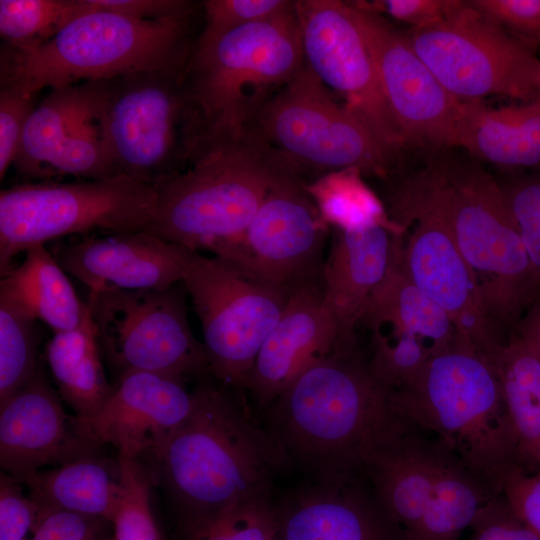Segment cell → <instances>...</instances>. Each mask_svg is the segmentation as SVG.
I'll return each instance as SVG.
<instances>
[{"instance_id":"obj_1","label":"cell","mask_w":540,"mask_h":540,"mask_svg":"<svg viewBox=\"0 0 540 540\" xmlns=\"http://www.w3.org/2000/svg\"><path fill=\"white\" fill-rule=\"evenodd\" d=\"M269 407V432L286 458L323 483L360 482L382 452L414 429L356 345L307 366Z\"/></svg>"},{"instance_id":"obj_2","label":"cell","mask_w":540,"mask_h":540,"mask_svg":"<svg viewBox=\"0 0 540 540\" xmlns=\"http://www.w3.org/2000/svg\"><path fill=\"white\" fill-rule=\"evenodd\" d=\"M193 394L190 414L146 465L174 510L179 531L269 496L272 476L287 460L243 402L207 385Z\"/></svg>"},{"instance_id":"obj_3","label":"cell","mask_w":540,"mask_h":540,"mask_svg":"<svg viewBox=\"0 0 540 540\" xmlns=\"http://www.w3.org/2000/svg\"><path fill=\"white\" fill-rule=\"evenodd\" d=\"M395 180L442 217L490 320L508 338L540 299V281L498 180L472 158L440 152L423 170Z\"/></svg>"},{"instance_id":"obj_4","label":"cell","mask_w":540,"mask_h":540,"mask_svg":"<svg viewBox=\"0 0 540 540\" xmlns=\"http://www.w3.org/2000/svg\"><path fill=\"white\" fill-rule=\"evenodd\" d=\"M396 411L438 440L489 497L519 468L515 438L490 357L458 338L391 390Z\"/></svg>"},{"instance_id":"obj_5","label":"cell","mask_w":540,"mask_h":540,"mask_svg":"<svg viewBox=\"0 0 540 540\" xmlns=\"http://www.w3.org/2000/svg\"><path fill=\"white\" fill-rule=\"evenodd\" d=\"M196 15L139 20L93 7L38 46L2 44L0 88L36 96L140 71L183 72L200 33Z\"/></svg>"},{"instance_id":"obj_6","label":"cell","mask_w":540,"mask_h":540,"mask_svg":"<svg viewBox=\"0 0 540 540\" xmlns=\"http://www.w3.org/2000/svg\"><path fill=\"white\" fill-rule=\"evenodd\" d=\"M298 167L254 131L204 143L190 165L155 188L146 231L219 256L236 242L273 184Z\"/></svg>"},{"instance_id":"obj_7","label":"cell","mask_w":540,"mask_h":540,"mask_svg":"<svg viewBox=\"0 0 540 540\" xmlns=\"http://www.w3.org/2000/svg\"><path fill=\"white\" fill-rule=\"evenodd\" d=\"M305 64L295 2L282 15L226 32L201 29L182 73L200 146L241 135Z\"/></svg>"},{"instance_id":"obj_8","label":"cell","mask_w":540,"mask_h":540,"mask_svg":"<svg viewBox=\"0 0 540 540\" xmlns=\"http://www.w3.org/2000/svg\"><path fill=\"white\" fill-rule=\"evenodd\" d=\"M182 73L150 70L88 82L93 116L117 175L157 188L192 162L200 134Z\"/></svg>"},{"instance_id":"obj_9","label":"cell","mask_w":540,"mask_h":540,"mask_svg":"<svg viewBox=\"0 0 540 540\" xmlns=\"http://www.w3.org/2000/svg\"><path fill=\"white\" fill-rule=\"evenodd\" d=\"M156 189L125 175L21 183L0 192V272L19 253L61 239L146 230Z\"/></svg>"},{"instance_id":"obj_10","label":"cell","mask_w":540,"mask_h":540,"mask_svg":"<svg viewBox=\"0 0 540 540\" xmlns=\"http://www.w3.org/2000/svg\"><path fill=\"white\" fill-rule=\"evenodd\" d=\"M251 131L284 153L308 185L311 174L322 177L350 168L387 180L398 164L366 123L337 101L306 63L266 103Z\"/></svg>"},{"instance_id":"obj_11","label":"cell","mask_w":540,"mask_h":540,"mask_svg":"<svg viewBox=\"0 0 540 540\" xmlns=\"http://www.w3.org/2000/svg\"><path fill=\"white\" fill-rule=\"evenodd\" d=\"M182 283L201 323L209 372L228 387L246 388L290 292L232 261L191 250Z\"/></svg>"},{"instance_id":"obj_12","label":"cell","mask_w":540,"mask_h":540,"mask_svg":"<svg viewBox=\"0 0 540 540\" xmlns=\"http://www.w3.org/2000/svg\"><path fill=\"white\" fill-rule=\"evenodd\" d=\"M183 283L167 289L89 292L100 350L117 377L131 371L181 380L209 372L203 343L190 328Z\"/></svg>"},{"instance_id":"obj_13","label":"cell","mask_w":540,"mask_h":540,"mask_svg":"<svg viewBox=\"0 0 540 540\" xmlns=\"http://www.w3.org/2000/svg\"><path fill=\"white\" fill-rule=\"evenodd\" d=\"M439 82L460 101L538 96L540 59L468 1L441 22L404 32Z\"/></svg>"},{"instance_id":"obj_14","label":"cell","mask_w":540,"mask_h":540,"mask_svg":"<svg viewBox=\"0 0 540 540\" xmlns=\"http://www.w3.org/2000/svg\"><path fill=\"white\" fill-rule=\"evenodd\" d=\"M391 221L411 232L399 244L402 266L449 316L459 338L491 357L507 338L494 326L476 281L437 211L405 185L393 182L387 197Z\"/></svg>"},{"instance_id":"obj_15","label":"cell","mask_w":540,"mask_h":540,"mask_svg":"<svg viewBox=\"0 0 540 540\" xmlns=\"http://www.w3.org/2000/svg\"><path fill=\"white\" fill-rule=\"evenodd\" d=\"M329 229L307 182L291 173L273 184L241 237L216 257L291 292L322 279Z\"/></svg>"},{"instance_id":"obj_16","label":"cell","mask_w":540,"mask_h":540,"mask_svg":"<svg viewBox=\"0 0 540 540\" xmlns=\"http://www.w3.org/2000/svg\"><path fill=\"white\" fill-rule=\"evenodd\" d=\"M295 7L307 66L399 161L408 147L389 110L371 54L347 2L298 0Z\"/></svg>"},{"instance_id":"obj_17","label":"cell","mask_w":540,"mask_h":540,"mask_svg":"<svg viewBox=\"0 0 540 540\" xmlns=\"http://www.w3.org/2000/svg\"><path fill=\"white\" fill-rule=\"evenodd\" d=\"M371 54L393 119L407 147L436 153L455 147L462 101L439 82L404 32L382 15L347 2Z\"/></svg>"},{"instance_id":"obj_18","label":"cell","mask_w":540,"mask_h":540,"mask_svg":"<svg viewBox=\"0 0 540 540\" xmlns=\"http://www.w3.org/2000/svg\"><path fill=\"white\" fill-rule=\"evenodd\" d=\"M117 378L101 407L77 419L101 447L111 445L119 457L148 465L190 414L194 394L169 375L131 371Z\"/></svg>"},{"instance_id":"obj_19","label":"cell","mask_w":540,"mask_h":540,"mask_svg":"<svg viewBox=\"0 0 540 540\" xmlns=\"http://www.w3.org/2000/svg\"><path fill=\"white\" fill-rule=\"evenodd\" d=\"M101 446L66 413L41 368L0 404V465L18 482L43 467L100 455Z\"/></svg>"},{"instance_id":"obj_20","label":"cell","mask_w":540,"mask_h":540,"mask_svg":"<svg viewBox=\"0 0 540 540\" xmlns=\"http://www.w3.org/2000/svg\"><path fill=\"white\" fill-rule=\"evenodd\" d=\"M51 253L89 291L167 289L182 283L189 249L146 230L55 241Z\"/></svg>"},{"instance_id":"obj_21","label":"cell","mask_w":540,"mask_h":540,"mask_svg":"<svg viewBox=\"0 0 540 540\" xmlns=\"http://www.w3.org/2000/svg\"><path fill=\"white\" fill-rule=\"evenodd\" d=\"M339 347L345 346L324 304L322 279L300 285L261 346L246 388L260 409L269 407L302 370Z\"/></svg>"},{"instance_id":"obj_22","label":"cell","mask_w":540,"mask_h":540,"mask_svg":"<svg viewBox=\"0 0 540 540\" xmlns=\"http://www.w3.org/2000/svg\"><path fill=\"white\" fill-rule=\"evenodd\" d=\"M332 229L322 271L323 299L337 324L341 345L350 347L356 345L355 330L372 293L388 272L393 236L405 230L394 222L378 221Z\"/></svg>"},{"instance_id":"obj_23","label":"cell","mask_w":540,"mask_h":540,"mask_svg":"<svg viewBox=\"0 0 540 540\" xmlns=\"http://www.w3.org/2000/svg\"><path fill=\"white\" fill-rule=\"evenodd\" d=\"M280 540H403L360 482L323 483L277 511Z\"/></svg>"},{"instance_id":"obj_24","label":"cell","mask_w":540,"mask_h":540,"mask_svg":"<svg viewBox=\"0 0 540 540\" xmlns=\"http://www.w3.org/2000/svg\"><path fill=\"white\" fill-rule=\"evenodd\" d=\"M449 451L416 428L382 452L367 473L373 496L404 538L415 528Z\"/></svg>"},{"instance_id":"obj_25","label":"cell","mask_w":540,"mask_h":540,"mask_svg":"<svg viewBox=\"0 0 540 540\" xmlns=\"http://www.w3.org/2000/svg\"><path fill=\"white\" fill-rule=\"evenodd\" d=\"M455 147L478 162L540 171V102L491 108L482 101H462Z\"/></svg>"},{"instance_id":"obj_26","label":"cell","mask_w":540,"mask_h":540,"mask_svg":"<svg viewBox=\"0 0 540 540\" xmlns=\"http://www.w3.org/2000/svg\"><path fill=\"white\" fill-rule=\"evenodd\" d=\"M402 235L393 236L388 272L372 293L361 322L369 329L384 328L416 336L434 355L453 344L458 334L446 312L405 272L399 254Z\"/></svg>"},{"instance_id":"obj_27","label":"cell","mask_w":540,"mask_h":540,"mask_svg":"<svg viewBox=\"0 0 540 540\" xmlns=\"http://www.w3.org/2000/svg\"><path fill=\"white\" fill-rule=\"evenodd\" d=\"M39 508H55L113 520L122 496L119 460L100 455L24 477Z\"/></svg>"},{"instance_id":"obj_28","label":"cell","mask_w":540,"mask_h":540,"mask_svg":"<svg viewBox=\"0 0 540 540\" xmlns=\"http://www.w3.org/2000/svg\"><path fill=\"white\" fill-rule=\"evenodd\" d=\"M516 443L520 470L540 472V358L515 332L490 357Z\"/></svg>"},{"instance_id":"obj_29","label":"cell","mask_w":540,"mask_h":540,"mask_svg":"<svg viewBox=\"0 0 540 540\" xmlns=\"http://www.w3.org/2000/svg\"><path fill=\"white\" fill-rule=\"evenodd\" d=\"M1 277L0 288L53 333L76 329L88 311L87 303L80 300L65 270L45 245L28 249L23 261Z\"/></svg>"},{"instance_id":"obj_30","label":"cell","mask_w":540,"mask_h":540,"mask_svg":"<svg viewBox=\"0 0 540 540\" xmlns=\"http://www.w3.org/2000/svg\"><path fill=\"white\" fill-rule=\"evenodd\" d=\"M46 359L59 395L77 417L93 415L111 393L113 385L105 376L89 307L76 329L53 333Z\"/></svg>"},{"instance_id":"obj_31","label":"cell","mask_w":540,"mask_h":540,"mask_svg":"<svg viewBox=\"0 0 540 540\" xmlns=\"http://www.w3.org/2000/svg\"><path fill=\"white\" fill-rule=\"evenodd\" d=\"M92 113L88 82L51 89L30 115L13 165L25 178L45 179L54 155Z\"/></svg>"},{"instance_id":"obj_32","label":"cell","mask_w":540,"mask_h":540,"mask_svg":"<svg viewBox=\"0 0 540 540\" xmlns=\"http://www.w3.org/2000/svg\"><path fill=\"white\" fill-rule=\"evenodd\" d=\"M489 499L476 478L449 452L417 525L404 540H459Z\"/></svg>"},{"instance_id":"obj_33","label":"cell","mask_w":540,"mask_h":540,"mask_svg":"<svg viewBox=\"0 0 540 540\" xmlns=\"http://www.w3.org/2000/svg\"><path fill=\"white\" fill-rule=\"evenodd\" d=\"M37 321L13 295L0 288V404L39 369Z\"/></svg>"},{"instance_id":"obj_34","label":"cell","mask_w":540,"mask_h":540,"mask_svg":"<svg viewBox=\"0 0 540 540\" xmlns=\"http://www.w3.org/2000/svg\"><path fill=\"white\" fill-rule=\"evenodd\" d=\"M92 8L88 0H1V39L18 49L38 46Z\"/></svg>"},{"instance_id":"obj_35","label":"cell","mask_w":540,"mask_h":540,"mask_svg":"<svg viewBox=\"0 0 540 540\" xmlns=\"http://www.w3.org/2000/svg\"><path fill=\"white\" fill-rule=\"evenodd\" d=\"M361 175L357 169H344L328 173L308 185L330 228L372 221L392 223L384 206L362 182Z\"/></svg>"},{"instance_id":"obj_36","label":"cell","mask_w":540,"mask_h":540,"mask_svg":"<svg viewBox=\"0 0 540 540\" xmlns=\"http://www.w3.org/2000/svg\"><path fill=\"white\" fill-rule=\"evenodd\" d=\"M122 496L112 520L113 540H163L151 504V474L140 461L117 456Z\"/></svg>"},{"instance_id":"obj_37","label":"cell","mask_w":540,"mask_h":540,"mask_svg":"<svg viewBox=\"0 0 540 540\" xmlns=\"http://www.w3.org/2000/svg\"><path fill=\"white\" fill-rule=\"evenodd\" d=\"M179 533L181 540H274L278 537L277 510L269 496L258 497Z\"/></svg>"},{"instance_id":"obj_38","label":"cell","mask_w":540,"mask_h":540,"mask_svg":"<svg viewBox=\"0 0 540 540\" xmlns=\"http://www.w3.org/2000/svg\"><path fill=\"white\" fill-rule=\"evenodd\" d=\"M497 180L540 281V171Z\"/></svg>"},{"instance_id":"obj_39","label":"cell","mask_w":540,"mask_h":540,"mask_svg":"<svg viewBox=\"0 0 540 540\" xmlns=\"http://www.w3.org/2000/svg\"><path fill=\"white\" fill-rule=\"evenodd\" d=\"M295 1L289 0H206L203 29L226 32L276 18L288 11Z\"/></svg>"},{"instance_id":"obj_40","label":"cell","mask_w":540,"mask_h":540,"mask_svg":"<svg viewBox=\"0 0 540 540\" xmlns=\"http://www.w3.org/2000/svg\"><path fill=\"white\" fill-rule=\"evenodd\" d=\"M31 540H113V523L103 517L39 508Z\"/></svg>"},{"instance_id":"obj_41","label":"cell","mask_w":540,"mask_h":540,"mask_svg":"<svg viewBox=\"0 0 540 540\" xmlns=\"http://www.w3.org/2000/svg\"><path fill=\"white\" fill-rule=\"evenodd\" d=\"M468 2L530 50L540 45V0Z\"/></svg>"},{"instance_id":"obj_42","label":"cell","mask_w":540,"mask_h":540,"mask_svg":"<svg viewBox=\"0 0 540 540\" xmlns=\"http://www.w3.org/2000/svg\"><path fill=\"white\" fill-rule=\"evenodd\" d=\"M20 482L5 472L0 475V540H31L39 507L26 496Z\"/></svg>"},{"instance_id":"obj_43","label":"cell","mask_w":540,"mask_h":540,"mask_svg":"<svg viewBox=\"0 0 540 540\" xmlns=\"http://www.w3.org/2000/svg\"><path fill=\"white\" fill-rule=\"evenodd\" d=\"M36 96L0 88V178L14 163L26 123L34 111Z\"/></svg>"},{"instance_id":"obj_44","label":"cell","mask_w":540,"mask_h":540,"mask_svg":"<svg viewBox=\"0 0 540 540\" xmlns=\"http://www.w3.org/2000/svg\"><path fill=\"white\" fill-rule=\"evenodd\" d=\"M363 9L406 23L411 29L433 26L458 9L461 0H374L353 1Z\"/></svg>"},{"instance_id":"obj_45","label":"cell","mask_w":540,"mask_h":540,"mask_svg":"<svg viewBox=\"0 0 540 540\" xmlns=\"http://www.w3.org/2000/svg\"><path fill=\"white\" fill-rule=\"evenodd\" d=\"M467 540H540L513 512L503 494L489 499L479 510Z\"/></svg>"},{"instance_id":"obj_46","label":"cell","mask_w":540,"mask_h":540,"mask_svg":"<svg viewBox=\"0 0 540 540\" xmlns=\"http://www.w3.org/2000/svg\"><path fill=\"white\" fill-rule=\"evenodd\" d=\"M502 494L516 516L540 539V472L514 470L507 477Z\"/></svg>"},{"instance_id":"obj_47","label":"cell","mask_w":540,"mask_h":540,"mask_svg":"<svg viewBox=\"0 0 540 540\" xmlns=\"http://www.w3.org/2000/svg\"><path fill=\"white\" fill-rule=\"evenodd\" d=\"M94 8L139 20H160L196 12L197 4L187 0H88Z\"/></svg>"},{"instance_id":"obj_48","label":"cell","mask_w":540,"mask_h":540,"mask_svg":"<svg viewBox=\"0 0 540 540\" xmlns=\"http://www.w3.org/2000/svg\"><path fill=\"white\" fill-rule=\"evenodd\" d=\"M536 100L540 102V75H539V84H538V96Z\"/></svg>"},{"instance_id":"obj_49","label":"cell","mask_w":540,"mask_h":540,"mask_svg":"<svg viewBox=\"0 0 540 540\" xmlns=\"http://www.w3.org/2000/svg\"><path fill=\"white\" fill-rule=\"evenodd\" d=\"M274 540H280V539L277 537V538H275Z\"/></svg>"}]
</instances>
